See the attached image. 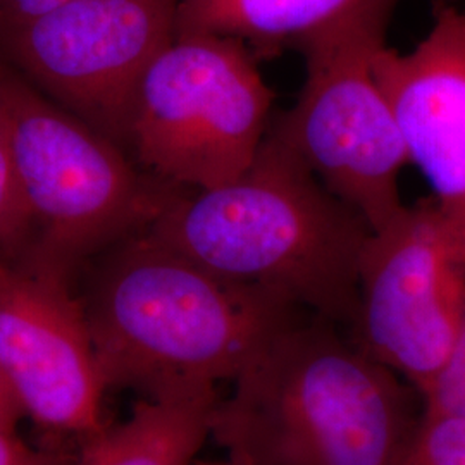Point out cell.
<instances>
[{
  "label": "cell",
  "instance_id": "cell-19",
  "mask_svg": "<svg viewBox=\"0 0 465 465\" xmlns=\"http://www.w3.org/2000/svg\"><path fill=\"white\" fill-rule=\"evenodd\" d=\"M190 465H247L234 460V459H226V460H193Z\"/></svg>",
  "mask_w": 465,
  "mask_h": 465
},
{
  "label": "cell",
  "instance_id": "cell-11",
  "mask_svg": "<svg viewBox=\"0 0 465 465\" xmlns=\"http://www.w3.org/2000/svg\"><path fill=\"white\" fill-rule=\"evenodd\" d=\"M399 0H180L178 35L234 38L253 54L299 49L312 35Z\"/></svg>",
  "mask_w": 465,
  "mask_h": 465
},
{
  "label": "cell",
  "instance_id": "cell-3",
  "mask_svg": "<svg viewBox=\"0 0 465 465\" xmlns=\"http://www.w3.org/2000/svg\"><path fill=\"white\" fill-rule=\"evenodd\" d=\"M147 232L221 278L353 331L371 228L271 132L238 180L180 192Z\"/></svg>",
  "mask_w": 465,
  "mask_h": 465
},
{
  "label": "cell",
  "instance_id": "cell-4",
  "mask_svg": "<svg viewBox=\"0 0 465 465\" xmlns=\"http://www.w3.org/2000/svg\"><path fill=\"white\" fill-rule=\"evenodd\" d=\"M0 111L34 214L28 252L69 278L147 230L183 192L138 171L119 143L47 99L2 55Z\"/></svg>",
  "mask_w": 465,
  "mask_h": 465
},
{
  "label": "cell",
  "instance_id": "cell-13",
  "mask_svg": "<svg viewBox=\"0 0 465 465\" xmlns=\"http://www.w3.org/2000/svg\"><path fill=\"white\" fill-rule=\"evenodd\" d=\"M35 219L19 183L11 140L0 111V261H11L34 245Z\"/></svg>",
  "mask_w": 465,
  "mask_h": 465
},
{
  "label": "cell",
  "instance_id": "cell-9",
  "mask_svg": "<svg viewBox=\"0 0 465 465\" xmlns=\"http://www.w3.org/2000/svg\"><path fill=\"white\" fill-rule=\"evenodd\" d=\"M0 367L23 412L45 430L104 431L107 391L71 278L28 250L0 261Z\"/></svg>",
  "mask_w": 465,
  "mask_h": 465
},
{
  "label": "cell",
  "instance_id": "cell-17",
  "mask_svg": "<svg viewBox=\"0 0 465 465\" xmlns=\"http://www.w3.org/2000/svg\"><path fill=\"white\" fill-rule=\"evenodd\" d=\"M64 0H0V28L25 23Z\"/></svg>",
  "mask_w": 465,
  "mask_h": 465
},
{
  "label": "cell",
  "instance_id": "cell-20",
  "mask_svg": "<svg viewBox=\"0 0 465 465\" xmlns=\"http://www.w3.org/2000/svg\"><path fill=\"white\" fill-rule=\"evenodd\" d=\"M462 9H464V13H465V5H464V7H462Z\"/></svg>",
  "mask_w": 465,
  "mask_h": 465
},
{
  "label": "cell",
  "instance_id": "cell-8",
  "mask_svg": "<svg viewBox=\"0 0 465 465\" xmlns=\"http://www.w3.org/2000/svg\"><path fill=\"white\" fill-rule=\"evenodd\" d=\"M180 0H64L0 28V55L123 149L150 63L178 35Z\"/></svg>",
  "mask_w": 465,
  "mask_h": 465
},
{
  "label": "cell",
  "instance_id": "cell-7",
  "mask_svg": "<svg viewBox=\"0 0 465 465\" xmlns=\"http://www.w3.org/2000/svg\"><path fill=\"white\" fill-rule=\"evenodd\" d=\"M465 312V232L432 199L369 232L351 338L424 399Z\"/></svg>",
  "mask_w": 465,
  "mask_h": 465
},
{
  "label": "cell",
  "instance_id": "cell-18",
  "mask_svg": "<svg viewBox=\"0 0 465 465\" xmlns=\"http://www.w3.org/2000/svg\"><path fill=\"white\" fill-rule=\"evenodd\" d=\"M23 407L0 367V432H15Z\"/></svg>",
  "mask_w": 465,
  "mask_h": 465
},
{
  "label": "cell",
  "instance_id": "cell-12",
  "mask_svg": "<svg viewBox=\"0 0 465 465\" xmlns=\"http://www.w3.org/2000/svg\"><path fill=\"white\" fill-rule=\"evenodd\" d=\"M217 401L216 390L145 397L126 422L92 438L73 465H190L211 436Z\"/></svg>",
  "mask_w": 465,
  "mask_h": 465
},
{
  "label": "cell",
  "instance_id": "cell-16",
  "mask_svg": "<svg viewBox=\"0 0 465 465\" xmlns=\"http://www.w3.org/2000/svg\"><path fill=\"white\" fill-rule=\"evenodd\" d=\"M0 465H67V462L28 447L17 440L15 432H0Z\"/></svg>",
  "mask_w": 465,
  "mask_h": 465
},
{
  "label": "cell",
  "instance_id": "cell-6",
  "mask_svg": "<svg viewBox=\"0 0 465 465\" xmlns=\"http://www.w3.org/2000/svg\"><path fill=\"white\" fill-rule=\"evenodd\" d=\"M395 7L369 9L302 42L299 99L269 128L371 230L405 205L400 176L409 159L374 71Z\"/></svg>",
  "mask_w": 465,
  "mask_h": 465
},
{
  "label": "cell",
  "instance_id": "cell-2",
  "mask_svg": "<svg viewBox=\"0 0 465 465\" xmlns=\"http://www.w3.org/2000/svg\"><path fill=\"white\" fill-rule=\"evenodd\" d=\"M416 393L345 330L309 314L238 374L211 436L247 465H399L424 416Z\"/></svg>",
  "mask_w": 465,
  "mask_h": 465
},
{
  "label": "cell",
  "instance_id": "cell-15",
  "mask_svg": "<svg viewBox=\"0 0 465 465\" xmlns=\"http://www.w3.org/2000/svg\"><path fill=\"white\" fill-rule=\"evenodd\" d=\"M422 401L424 412L465 416V312L449 359Z\"/></svg>",
  "mask_w": 465,
  "mask_h": 465
},
{
  "label": "cell",
  "instance_id": "cell-5",
  "mask_svg": "<svg viewBox=\"0 0 465 465\" xmlns=\"http://www.w3.org/2000/svg\"><path fill=\"white\" fill-rule=\"evenodd\" d=\"M272 102L245 44L176 35L138 84L126 147L163 183L214 190L255 161L272 123Z\"/></svg>",
  "mask_w": 465,
  "mask_h": 465
},
{
  "label": "cell",
  "instance_id": "cell-10",
  "mask_svg": "<svg viewBox=\"0 0 465 465\" xmlns=\"http://www.w3.org/2000/svg\"><path fill=\"white\" fill-rule=\"evenodd\" d=\"M374 71L399 123L409 164L440 211L465 232V13L441 0L411 52L384 45Z\"/></svg>",
  "mask_w": 465,
  "mask_h": 465
},
{
  "label": "cell",
  "instance_id": "cell-1",
  "mask_svg": "<svg viewBox=\"0 0 465 465\" xmlns=\"http://www.w3.org/2000/svg\"><path fill=\"white\" fill-rule=\"evenodd\" d=\"M97 257L80 300L105 390L145 397L216 390L309 316L271 292L217 276L147 230Z\"/></svg>",
  "mask_w": 465,
  "mask_h": 465
},
{
  "label": "cell",
  "instance_id": "cell-14",
  "mask_svg": "<svg viewBox=\"0 0 465 465\" xmlns=\"http://www.w3.org/2000/svg\"><path fill=\"white\" fill-rule=\"evenodd\" d=\"M399 465H465V416L424 412Z\"/></svg>",
  "mask_w": 465,
  "mask_h": 465
}]
</instances>
